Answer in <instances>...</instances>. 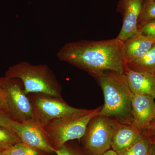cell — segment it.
Masks as SVG:
<instances>
[{
  "instance_id": "obj_7",
  "label": "cell",
  "mask_w": 155,
  "mask_h": 155,
  "mask_svg": "<svg viewBox=\"0 0 155 155\" xmlns=\"http://www.w3.org/2000/svg\"><path fill=\"white\" fill-rule=\"evenodd\" d=\"M31 97H29L33 105L35 120L43 126L53 120L88 111L69 105L62 98L41 94H34Z\"/></svg>"
},
{
  "instance_id": "obj_25",
  "label": "cell",
  "mask_w": 155,
  "mask_h": 155,
  "mask_svg": "<svg viewBox=\"0 0 155 155\" xmlns=\"http://www.w3.org/2000/svg\"><path fill=\"white\" fill-rule=\"evenodd\" d=\"M148 155H155V145H152L151 147L150 150Z\"/></svg>"
},
{
  "instance_id": "obj_18",
  "label": "cell",
  "mask_w": 155,
  "mask_h": 155,
  "mask_svg": "<svg viewBox=\"0 0 155 155\" xmlns=\"http://www.w3.org/2000/svg\"><path fill=\"white\" fill-rule=\"evenodd\" d=\"M45 153L19 143L0 153L2 155H44Z\"/></svg>"
},
{
  "instance_id": "obj_11",
  "label": "cell",
  "mask_w": 155,
  "mask_h": 155,
  "mask_svg": "<svg viewBox=\"0 0 155 155\" xmlns=\"http://www.w3.org/2000/svg\"><path fill=\"white\" fill-rule=\"evenodd\" d=\"M125 75L134 94L151 97L155 99V77L145 72L134 71L127 66Z\"/></svg>"
},
{
  "instance_id": "obj_13",
  "label": "cell",
  "mask_w": 155,
  "mask_h": 155,
  "mask_svg": "<svg viewBox=\"0 0 155 155\" xmlns=\"http://www.w3.org/2000/svg\"><path fill=\"white\" fill-rule=\"evenodd\" d=\"M142 135L141 130L132 124L116 121L111 140V149L119 151L130 145Z\"/></svg>"
},
{
  "instance_id": "obj_8",
  "label": "cell",
  "mask_w": 155,
  "mask_h": 155,
  "mask_svg": "<svg viewBox=\"0 0 155 155\" xmlns=\"http://www.w3.org/2000/svg\"><path fill=\"white\" fill-rule=\"evenodd\" d=\"M10 128L24 144L45 153L55 152L56 149L50 142L43 126L35 119L24 122L13 120Z\"/></svg>"
},
{
  "instance_id": "obj_21",
  "label": "cell",
  "mask_w": 155,
  "mask_h": 155,
  "mask_svg": "<svg viewBox=\"0 0 155 155\" xmlns=\"http://www.w3.org/2000/svg\"><path fill=\"white\" fill-rule=\"evenodd\" d=\"M142 133L148 139L152 144L155 145V118L150 125L142 131Z\"/></svg>"
},
{
  "instance_id": "obj_3",
  "label": "cell",
  "mask_w": 155,
  "mask_h": 155,
  "mask_svg": "<svg viewBox=\"0 0 155 155\" xmlns=\"http://www.w3.org/2000/svg\"><path fill=\"white\" fill-rule=\"evenodd\" d=\"M6 77L21 81L25 93L41 94L62 98V87L49 67L44 64L33 65L22 61L9 67Z\"/></svg>"
},
{
  "instance_id": "obj_20",
  "label": "cell",
  "mask_w": 155,
  "mask_h": 155,
  "mask_svg": "<svg viewBox=\"0 0 155 155\" xmlns=\"http://www.w3.org/2000/svg\"><path fill=\"white\" fill-rule=\"evenodd\" d=\"M138 31L146 36L155 38V19L147 22L139 28Z\"/></svg>"
},
{
  "instance_id": "obj_19",
  "label": "cell",
  "mask_w": 155,
  "mask_h": 155,
  "mask_svg": "<svg viewBox=\"0 0 155 155\" xmlns=\"http://www.w3.org/2000/svg\"><path fill=\"white\" fill-rule=\"evenodd\" d=\"M57 155H87L84 151L67 145L66 143L55 151Z\"/></svg>"
},
{
  "instance_id": "obj_23",
  "label": "cell",
  "mask_w": 155,
  "mask_h": 155,
  "mask_svg": "<svg viewBox=\"0 0 155 155\" xmlns=\"http://www.w3.org/2000/svg\"><path fill=\"white\" fill-rule=\"evenodd\" d=\"M0 108L5 110L3 93L1 87H0Z\"/></svg>"
},
{
  "instance_id": "obj_9",
  "label": "cell",
  "mask_w": 155,
  "mask_h": 155,
  "mask_svg": "<svg viewBox=\"0 0 155 155\" xmlns=\"http://www.w3.org/2000/svg\"><path fill=\"white\" fill-rule=\"evenodd\" d=\"M143 0H119L117 11L122 14L123 23L117 38L125 41L138 31L137 22Z\"/></svg>"
},
{
  "instance_id": "obj_5",
  "label": "cell",
  "mask_w": 155,
  "mask_h": 155,
  "mask_svg": "<svg viewBox=\"0 0 155 155\" xmlns=\"http://www.w3.org/2000/svg\"><path fill=\"white\" fill-rule=\"evenodd\" d=\"M0 87L2 91L5 111L13 121L35 120L32 103L24 92L19 79L5 76L0 77Z\"/></svg>"
},
{
  "instance_id": "obj_14",
  "label": "cell",
  "mask_w": 155,
  "mask_h": 155,
  "mask_svg": "<svg viewBox=\"0 0 155 155\" xmlns=\"http://www.w3.org/2000/svg\"><path fill=\"white\" fill-rule=\"evenodd\" d=\"M130 69L137 72L155 74V44L143 57L127 64Z\"/></svg>"
},
{
  "instance_id": "obj_22",
  "label": "cell",
  "mask_w": 155,
  "mask_h": 155,
  "mask_svg": "<svg viewBox=\"0 0 155 155\" xmlns=\"http://www.w3.org/2000/svg\"><path fill=\"white\" fill-rule=\"evenodd\" d=\"M13 121L8 114L0 108V126L10 128L11 122Z\"/></svg>"
},
{
  "instance_id": "obj_15",
  "label": "cell",
  "mask_w": 155,
  "mask_h": 155,
  "mask_svg": "<svg viewBox=\"0 0 155 155\" xmlns=\"http://www.w3.org/2000/svg\"><path fill=\"white\" fill-rule=\"evenodd\" d=\"M152 145L148 139L142 134L129 146L116 152L118 155H148Z\"/></svg>"
},
{
  "instance_id": "obj_10",
  "label": "cell",
  "mask_w": 155,
  "mask_h": 155,
  "mask_svg": "<svg viewBox=\"0 0 155 155\" xmlns=\"http://www.w3.org/2000/svg\"><path fill=\"white\" fill-rule=\"evenodd\" d=\"M155 99L146 96L132 94V124L142 131L155 118Z\"/></svg>"
},
{
  "instance_id": "obj_26",
  "label": "cell",
  "mask_w": 155,
  "mask_h": 155,
  "mask_svg": "<svg viewBox=\"0 0 155 155\" xmlns=\"http://www.w3.org/2000/svg\"><path fill=\"white\" fill-rule=\"evenodd\" d=\"M154 76L155 77V74H154Z\"/></svg>"
},
{
  "instance_id": "obj_16",
  "label": "cell",
  "mask_w": 155,
  "mask_h": 155,
  "mask_svg": "<svg viewBox=\"0 0 155 155\" xmlns=\"http://www.w3.org/2000/svg\"><path fill=\"white\" fill-rule=\"evenodd\" d=\"M20 142V139L11 128L0 126V153Z\"/></svg>"
},
{
  "instance_id": "obj_4",
  "label": "cell",
  "mask_w": 155,
  "mask_h": 155,
  "mask_svg": "<svg viewBox=\"0 0 155 155\" xmlns=\"http://www.w3.org/2000/svg\"><path fill=\"white\" fill-rule=\"evenodd\" d=\"M102 107H99L82 114L55 119L44 126L53 146L58 149L69 140L81 139L85 134L89 122L98 115Z\"/></svg>"
},
{
  "instance_id": "obj_17",
  "label": "cell",
  "mask_w": 155,
  "mask_h": 155,
  "mask_svg": "<svg viewBox=\"0 0 155 155\" xmlns=\"http://www.w3.org/2000/svg\"><path fill=\"white\" fill-rule=\"evenodd\" d=\"M154 19H155V1L143 0L137 22V30Z\"/></svg>"
},
{
  "instance_id": "obj_24",
  "label": "cell",
  "mask_w": 155,
  "mask_h": 155,
  "mask_svg": "<svg viewBox=\"0 0 155 155\" xmlns=\"http://www.w3.org/2000/svg\"><path fill=\"white\" fill-rule=\"evenodd\" d=\"M100 155H118V154L116 151H115L114 150L110 149Z\"/></svg>"
},
{
  "instance_id": "obj_28",
  "label": "cell",
  "mask_w": 155,
  "mask_h": 155,
  "mask_svg": "<svg viewBox=\"0 0 155 155\" xmlns=\"http://www.w3.org/2000/svg\"><path fill=\"white\" fill-rule=\"evenodd\" d=\"M0 155H2L0 154Z\"/></svg>"
},
{
  "instance_id": "obj_1",
  "label": "cell",
  "mask_w": 155,
  "mask_h": 155,
  "mask_svg": "<svg viewBox=\"0 0 155 155\" xmlns=\"http://www.w3.org/2000/svg\"><path fill=\"white\" fill-rule=\"evenodd\" d=\"M58 59L88 72L94 78L112 71L125 74L127 64L124 41L119 38L68 43L59 49Z\"/></svg>"
},
{
  "instance_id": "obj_2",
  "label": "cell",
  "mask_w": 155,
  "mask_h": 155,
  "mask_svg": "<svg viewBox=\"0 0 155 155\" xmlns=\"http://www.w3.org/2000/svg\"><path fill=\"white\" fill-rule=\"evenodd\" d=\"M104 94V103L98 115L123 124H132V96L125 74L108 71L95 78Z\"/></svg>"
},
{
  "instance_id": "obj_6",
  "label": "cell",
  "mask_w": 155,
  "mask_h": 155,
  "mask_svg": "<svg viewBox=\"0 0 155 155\" xmlns=\"http://www.w3.org/2000/svg\"><path fill=\"white\" fill-rule=\"evenodd\" d=\"M116 120L97 115L89 122L81 138L83 150L87 155H100L111 149Z\"/></svg>"
},
{
  "instance_id": "obj_27",
  "label": "cell",
  "mask_w": 155,
  "mask_h": 155,
  "mask_svg": "<svg viewBox=\"0 0 155 155\" xmlns=\"http://www.w3.org/2000/svg\"><path fill=\"white\" fill-rule=\"evenodd\" d=\"M153 1H155V0H153Z\"/></svg>"
},
{
  "instance_id": "obj_12",
  "label": "cell",
  "mask_w": 155,
  "mask_h": 155,
  "mask_svg": "<svg viewBox=\"0 0 155 155\" xmlns=\"http://www.w3.org/2000/svg\"><path fill=\"white\" fill-rule=\"evenodd\" d=\"M155 44V38L146 36L139 31L124 41V55L127 64L145 55Z\"/></svg>"
}]
</instances>
